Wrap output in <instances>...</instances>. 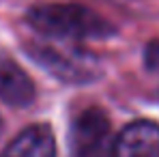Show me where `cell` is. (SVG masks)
Masks as SVG:
<instances>
[{
	"label": "cell",
	"mask_w": 159,
	"mask_h": 157,
	"mask_svg": "<svg viewBox=\"0 0 159 157\" xmlns=\"http://www.w3.org/2000/svg\"><path fill=\"white\" fill-rule=\"evenodd\" d=\"M34 60H39L48 71L67 82H88L97 76V60L86 54L78 43L50 41L34 45Z\"/></svg>",
	"instance_id": "cell-2"
},
{
	"label": "cell",
	"mask_w": 159,
	"mask_h": 157,
	"mask_svg": "<svg viewBox=\"0 0 159 157\" xmlns=\"http://www.w3.org/2000/svg\"><path fill=\"white\" fill-rule=\"evenodd\" d=\"M0 99L9 105L26 108L34 99V86L26 73L11 60H0Z\"/></svg>",
	"instance_id": "cell-6"
},
{
	"label": "cell",
	"mask_w": 159,
	"mask_h": 157,
	"mask_svg": "<svg viewBox=\"0 0 159 157\" xmlns=\"http://www.w3.org/2000/svg\"><path fill=\"white\" fill-rule=\"evenodd\" d=\"M114 157H159V125L133 121L116 136Z\"/></svg>",
	"instance_id": "cell-4"
},
{
	"label": "cell",
	"mask_w": 159,
	"mask_h": 157,
	"mask_svg": "<svg viewBox=\"0 0 159 157\" xmlns=\"http://www.w3.org/2000/svg\"><path fill=\"white\" fill-rule=\"evenodd\" d=\"M28 24L50 41L80 43L86 39H101L112 32L99 13L73 2H50L30 9Z\"/></svg>",
	"instance_id": "cell-1"
},
{
	"label": "cell",
	"mask_w": 159,
	"mask_h": 157,
	"mask_svg": "<svg viewBox=\"0 0 159 157\" xmlns=\"http://www.w3.org/2000/svg\"><path fill=\"white\" fill-rule=\"evenodd\" d=\"M0 157H56V138L48 125H28L7 142Z\"/></svg>",
	"instance_id": "cell-5"
},
{
	"label": "cell",
	"mask_w": 159,
	"mask_h": 157,
	"mask_svg": "<svg viewBox=\"0 0 159 157\" xmlns=\"http://www.w3.org/2000/svg\"><path fill=\"white\" fill-rule=\"evenodd\" d=\"M114 142L116 136L112 133L107 116L97 108H88L73 121L69 157H114Z\"/></svg>",
	"instance_id": "cell-3"
}]
</instances>
